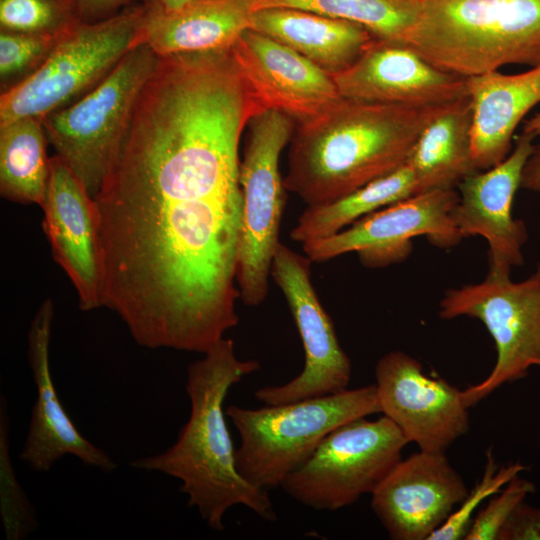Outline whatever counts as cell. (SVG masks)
<instances>
[{"mask_svg": "<svg viewBox=\"0 0 540 540\" xmlns=\"http://www.w3.org/2000/svg\"><path fill=\"white\" fill-rule=\"evenodd\" d=\"M534 139L522 132L502 162L469 175L457 186L454 224L463 238L479 235L486 239L488 274L510 276L512 267L523 264L522 248L528 233L524 222L513 218L512 206Z\"/></svg>", "mask_w": 540, "mask_h": 540, "instance_id": "cell-13", "label": "cell"}, {"mask_svg": "<svg viewBox=\"0 0 540 540\" xmlns=\"http://www.w3.org/2000/svg\"><path fill=\"white\" fill-rule=\"evenodd\" d=\"M468 493L445 452L401 459L371 494V508L393 540H427Z\"/></svg>", "mask_w": 540, "mask_h": 540, "instance_id": "cell-14", "label": "cell"}, {"mask_svg": "<svg viewBox=\"0 0 540 540\" xmlns=\"http://www.w3.org/2000/svg\"><path fill=\"white\" fill-rule=\"evenodd\" d=\"M311 259L280 242L271 277L283 293L304 349L305 363L290 381L265 386L255 397L278 405L338 393L348 389L352 365L342 349L334 324L323 308L311 280Z\"/></svg>", "mask_w": 540, "mask_h": 540, "instance_id": "cell-10", "label": "cell"}, {"mask_svg": "<svg viewBox=\"0 0 540 540\" xmlns=\"http://www.w3.org/2000/svg\"><path fill=\"white\" fill-rule=\"evenodd\" d=\"M522 132L540 138V112L525 121Z\"/></svg>", "mask_w": 540, "mask_h": 540, "instance_id": "cell-34", "label": "cell"}, {"mask_svg": "<svg viewBox=\"0 0 540 540\" xmlns=\"http://www.w3.org/2000/svg\"><path fill=\"white\" fill-rule=\"evenodd\" d=\"M415 194L413 171L406 163L341 198L307 206L292 228L290 237L301 244L326 238L374 211Z\"/></svg>", "mask_w": 540, "mask_h": 540, "instance_id": "cell-24", "label": "cell"}, {"mask_svg": "<svg viewBox=\"0 0 540 540\" xmlns=\"http://www.w3.org/2000/svg\"><path fill=\"white\" fill-rule=\"evenodd\" d=\"M54 303L45 299L38 307L27 334V355L37 395L19 458L34 471L47 472L66 455L105 473L117 464L86 439L66 413L57 396L50 369V343Z\"/></svg>", "mask_w": 540, "mask_h": 540, "instance_id": "cell-17", "label": "cell"}, {"mask_svg": "<svg viewBox=\"0 0 540 540\" xmlns=\"http://www.w3.org/2000/svg\"><path fill=\"white\" fill-rule=\"evenodd\" d=\"M498 540H540V509L522 502L501 529Z\"/></svg>", "mask_w": 540, "mask_h": 540, "instance_id": "cell-31", "label": "cell"}, {"mask_svg": "<svg viewBox=\"0 0 540 540\" xmlns=\"http://www.w3.org/2000/svg\"><path fill=\"white\" fill-rule=\"evenodd\" d=\"M78 21L67 0H0V31L58 35Z\"/></svg>", "mask_w": 540, "mask_h": 540, "instance_id": "cell-27", "label": "cell"}, {"mask_svg": "<svg viewBox=\"0 0 540 540\" xmlns=\"http://www.w3.org/2000/svg\"><path fill=\"white\" fill-rule=\"evenodd\" d=\"M251 11L292 7L355 22L374 37L405 43L418 20L420 0H247Z\"/></svg>", "mask_w": 540, "mask_h": 540, "instance_id": "cell-25", "label": "cell"}, {"mask_svg": "<svg viewBox=\"0 0 540 540\" xmlns=\"http://www.w3.org/2000/svg\"><path fill=\"white\" fill-rule=\"evenodd\" d=\"M535 491L532 482L515 476L473 518L464 540H498V535L515 509Z\"/></svg>", "mask_w": 540, "mask_h": 540, "instance_id": "cell-30", "label": "cell"}, {"mask_svg": "<svg viewBox=\"0 0 540 540\" xmlns=\"http://www.w3.org/2000/svg\"><path fill=\"white\" fill-rule=\"evenodd\" d=\"M42 228L54 261L72 282L82 311L101 308V269L94 199L57 156L50 177Z\"/></svg>", "mask_w": 540, "mask_h": 540, "instance_id": "cell-18", "label": "cell"}, {"mask_svg": "<svg viewBox=\"0 0 540 540\" xmlns=\"http://www.w3.org/2000/svg\"><path fill=\"white\" fill-rule=\"evenodd\" d=\"M48 143L38 118L0 125V194L4 199L43 205L50 177Z\"/></svg>", "mask_w": 540, "mask_h": 540, "instance_id": "cell-23", "label": "cell"}, {"mask_svg": "<svg viewBox=\"0 0 540 540\" xmlns=\"http://www.w3.org/2000/svg\"><path fill=\"white\" fill-rule=\"evenodd\" d=\"M472 120V103L467 95L446 105L424 128L407 160L417 194L455 189L479 171L472 155Z\"/></svg>", "mask_w": 540, "mask_h": 540, "instance_id": "cell-22", "label": "cell"}, {"mask_svg": "<svg viewBox=\"0 0 540 540\" xmlns=\"http://www.w3.org/2000/svg\"><path fill=\"white\" fill-rule=\"evenodd\" d=\"M250 28L288 46L333 77L350 68L374 38L355 22L292 7L252 11Z\"/></svg>", "mask_w": 540, "mask_h": 540, "instance_id": "cell-20", "label": "cell"}, {"mask_svg": "<svg viewBox=\"0 0 540 540\" xmlns=\"http://www.w3.org/2000/svg\"><path fill=\"white\" fill-rule=\"evenodd\" d=\"M144 3L142 44L158 56L229 48L250 28L247 0H193L174 12L158 0Z\"/></svg>", "mask_w": 540, "mask_h": 540, "instance_id": "cell-21", "label": "cell"}, {"mask_svg": "<svg viewBox=\"0 0 540 540\" xmlns=\"http://www.w3.org/2000/svg\"><path fill=\"white\" fill-rule=\"evenodd\" d=\"M408 443L384 415L348 421L324 437L280 487L309 508L336 511L372 494L402 459Z\"/></svg>", "mask_w": 540, "mask_h": 540, "instance_id": "cell-8", "label": "cell"}, {"mask_svg": "<svg viewBox=\"0 0 540 540\" xmlns=\"http://www.w3.org/2000/svg\"><path fill=\"white\" fill-rule=\"evenodd\" d=\"M145 12L143 2L99 22L78 21L37 71L1 93L0 125L25 117L42 120L93 90L142 44Z\"/></svg>", "mask_w": 540, "mask_h": 540, "instance_id": "cell-5", "label": "cell"}, {"mask_svg": "<svg viewBox=\"0 0 540 540\" xmlns=\"http://www.w3.org/2000/svg\"><path fill=\"white\" fill-rule=\"evenodd\" d=\"M458 199L455 189L415 194L362 217L338 233L302 244L303 251L312 262L356 252L365 267L381 268L404 261L417 236H426L437 247H453L463 239L452 218Z\"/></svg>", "mask_w": 540, "mask_h": 540, "instance_id": "cell-11", "label": "cell"}, {"mask_svg": "<svg viewBox=\"0 0 540 540\" xmlns=\"http://www.w3.org/2000/svg\"><path fill=\"white\" fill-rule=\"evenodd\" d=\"M67 1H69L72 4V0H67Z\"/></svg>", "mask_w": 540, "mask_h": 540, "instance_id": "cell-36", "label": "cell"}, {"mask_svg": "<svg viewBox=\"0 0 540 540\" xmlns=\"http://www.w3.org/2000/svg\"><path fill=\"white\" fill-rule=\"evenodd\" d=\"M203 355L187 368L190 416L176 442L161 453L133 460L131 466L180 480L188 506L196 508L215 531L224 529V515L236 505L275 521L268 491L248 482L237 469L224 410L230 389L259 370L260 363L239 359L229 338H222Z\"/></svg>", "mask_w": 540, "mask_h": 540, "instance_id": "cell-1", "label": "cell"}, {"mask_svg": "<svg viewBox=\"0 0 540 540\" xmlns=\"http://www.w3.org/2000/svg\"><path fill=\"white\" fill-rule=\"evenodd\" d=\"M64 33L44 35L0 31L1 93L37 71L48 59Z\"/></svg>", "mask_w": 540, "mask_h": 540, "instance_id": "cell-28", "label": "cell"}, {"mask_svg": "<svg viewBox=\"0 0 540 540\" xmlns=\"http://www.w3.org/2000/svg\"><path fill=\"white\" fill-rule=\"evenodd\" d=\"M521 187L540 192V143L534 145L533 151L524 165Z\"/></svg>", "mask_w": 540, "mask_h": 540, "instance_id": "cell-33", "label": "cell"}, {"mask_svg": "<svg viewBox=\"0 0 540 540\" xmlns=\"http://www.w3.org/2000/svg\"><path fill=\"white\" fill-rule=\"evenodd\" d=\"M472 103V155L478 170L502 162L512 151L514 132L540 103V64L517 74L498 70L466 78Z\"/></svg>", "mask_w": 540, "mask_h": 540, "instance_id": "cell-19", "label": "cell"}, {"mask_svg": "<svg viewBox=\"0 0 540 540\" xmlns=\"http://www.w3.org/2000/svg\"><path fill=\"white\" fill-rule=\"evenodd\" d=\"M294 122L287 114L268 109L255 115L247 125L239 167L242 234L237 267L240 299L247 306L262 304L268 294L286 203L279 159L294 133Z\"/></svg>", "mask_w": 540, "mask_h": 540, "instance_id": "cell-7", "label": "cell"}, {"mask_svg": "<svg viewBox=\"0 0 540 540\" xmlns=\"http://www.w3.org/2000/svg\"><path fill=\"white\" fill-rule=\"evenodd\" d=\"M240 436L239 473L265 489L281 486L331 431L344 423L380 413L375 384L257 409H225Z\"/></svg>", "mask_w": 540, "mask_h": 540, "instance_id": "cell-4", "label": "cell"}, {"mask_svg": "<svg viewBox=\"0 0 540 540\" xmlns=\"http://www.w3.org/2000/svg\"><path fill=\"white\" fill-rule=\"evenodd\" d=\"M0 515L7 540L25 539L38 527L35 509L14 470L7 401L3 395L0 399Z\"/></svg>", "mask_w": 540, "mask_h": 540, "instance_id": "cell-26", "label": "cell"}, {"mask_svg": "<svg viewBox=\"0 0 540 540\" xmlns=\"http://www.w3.org/2000/svg\"><path fill=\"white\" fill-rule=\"evenodd\" d=\"M380 413L420 450L446 452L469 431L468 407L461 390L444 378L427 375L403 351H391L375 366Z\"/></svg>", "mask_w": 540, "mask_h": 540, "instance_id": "cell-12", "label": "cell"}, {"mask_svg": "<svg viewBox=\"0 0 540 540\" xmlns=\"http://www.w3.org/2000/svg\"><path fill=\"white\" fill-rule=\"evenodd\" d=\"M231 50L264 108L283 112L298 124L316 118L342 98L333 76L263 33L246 29Z\"/></svg>", "mask_w": 540, "mask_h": 540, "instance_id": "cell-15", "label": "cell"}, {"mask_svg": "<svg viewBox=\"0 0 540 540\" xmlns=\"http://www.w3.org/2000/svg\"><path fill=\"white\" fill-rule=\"evenodd\" d=\"M525 469L526 467L519 462L498 467L492 450L488 449L481 479L471 491H468L444 524L435 530L427 540L464 539L472 524L473 514L479 505L489 496L499 493L511 479Z\"/></svg>", "mask_w": 540, "mask_h": 540, "instance_id": "cell-29", "label": "cell"}, {"mask_svg": "<svg viewBox=\"0 0 540 540\" xmlns=\"http://www.w3.org/2000/svg\"><path fill=\"white\" fill-rule=\"evenodd\" d=\"M159 61L146 44L130 50L93 90L46 115L49 143L94 199L129 128L139 94Z\"/></svg>", "mask_w": 540, "mask_h": 540, "instance_id": "cell-6", "label": "cell"}, {"mask_svg": "<svg viewBox=\"0 0 540 540\" xmlns=\"http://www.w3.org/2000/svg\"><path fill=\"white\" fill-rule=\"evenodd\" d=\"M153 0H72L77 18L95 23L115 16L123 9L138 3Z\"/></svg>", "mask_w": 540, "mask_h": 540, "instance_id": "cell-32", "label": "cell"}, {"mask_svg": "<svg viewBox=\"0 0 540 540\" xmlns=\"http://www.w3.org/2000/svg\"><path fill=\"white\" fill-rule=\"evenodd\" d=\"M193 0H158L162 9L167 12H174L183 9Z\"/></svg>", "mask_w": 540, "mask_h": 540, "instance_id": "cell-35", "label": "cell"}, {"mask_svg": "<svg viewBox=\"0 0 540 540\" xmlns=\"http://www.w3.org/2000/svg\"><path fill=\"white\" fill-rule=\"evenodd\" d=\"M460 316L480 320L497 352L489 375L461 390L470 408L504 384L524 378L531 367H540V263L520 282L488 274L478 284L448 290L440 302L439 317Z\"/></svg>", "mask_w": 540, "mask_h": 540, "instance_id": "cell-9", "label": "cell"}, {"mask_svg": "<svg viewBox=\"0 0 540 540\" xmlns=\"http://www.w3.org/2000/svg\"><path fill=\"white\" fill-rule=\"evenodd\" d=\"M448 104H380L342 97L321 115L296 126L286 190L314 206L396 171L407 163L424 128Z\"/></svg>", "mask_w": 540, "mask_h": 540, "instance_id": "cell-2", "label": "cell"}, {"mask_svg": "<svg viewBox=\"0 0 540 540\" xmlns=\"http://www.w3.org/2000/svg\"><path fill=\"white\" fill-rule=\"evenodd\" d=\"M334 80L343 98L367 103L443 105L468 95L465 77L438 69L405 43L376 37Z\"/></svg>", "mask_w": 540, "mask_h": 540, "instance_id": "cell-16", "label": "cell"}, {"mask_svg": "<svg viewBox=\"0 0 540 540\" xmlns=\"http://www.w3.org/2000/svg\"><path fill=\"white\" fill-rule=\"evenodd\" d=\"M405 44L446 72L470 77L540 64V0H420Z\"/></svg>", "mask_w": 540, "mask_h": 540, "instance_id": "cell-3", "label": "cell"}]
</instances>
